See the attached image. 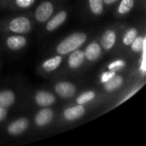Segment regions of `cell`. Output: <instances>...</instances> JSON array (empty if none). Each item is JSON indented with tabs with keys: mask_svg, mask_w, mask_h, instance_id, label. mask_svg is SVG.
I'll return each instance as SVG.
<instances>
[{
	"mask_svg": "<svg viewBox=\"0 0 146 146\" xmlns=\"http://www.w3.org/2000/svg\"><path fill=\"white\" fill-rule=\"evenodd\" d=\"M87 34L83 32H76L64 38L56 47V52L58 55L65 56L70 52L80 49L86 41Z\"/></svg>",
	"mask_w": 146,
	"mask_h": 146,
	"instance_id": "cell-1",
	"label": "cell"
},
{
	"mask_svg": "<svg viewBox=\"0 0 146 146\" xmlns=\"http://www.w3.org/2000/svg\"><path fill=\"white\" fill-rule=\"evenodd\" d=\"M33 23L29 17L20 15L10 19L5 25V31L15 34H25L32 30Z\"/></svg>",
	"mask_w": 146,
	"mask_h": 146,
	"instance_id": "cell-2",
	"label": "cell"
},
{
	"mask_svg": "<svg viewBox=\"0 0 146 146\" xmlns=\"http://www.w3.org/2000/svg\"><path fill=\"white\" fill-rule=\"evenodd\" d=\"M55 5L53 2L46 0L42 2L34 11V19L38 23L46 22L54 14Z\"/></svg>",
	"mask_w": 146,
	"mask_h": 146,
	"instance_id": "cell-3",
	"label": "cell"
},
{
	"mask_svg": "<svg viewBox=\"0 0 146 146\" xmlns=\"http://www.w3.org/2000/svg\"><path fill=\"white\" fill-rule=\"evenodd\" d=\"M54 90L60 98L64 99L73 98L77 92V88L74 84L69 81H59L56 83L54 86Z\"/></svg>",
	"mask_w": 146,
	"mask_h": 146,
	"instance_id": "cell-4",
	"label": "cell"
},
{
	"mask_svg": "<svg viewBox=\"0 0 146 146\" xmlns=\"http://www.w3.org/2000/svg\"><path fill=\"white\" fill-rule=\"evenodd\" d=\"M29 127V120L27 117H21L10 122L7 127V132L9 135L18 136L25 133Z\"/></svg>",
	"mask_w": 146,
	"mask_h": 146,
	"instance_id": "cell-5",
	"label": "cell"
},
{
	"mask_svg": "<svg viewBox=\"0 0 146 146\" xmlns=\"http://www.w3.org/2000/svg\"><path fill=\"white\" fill-rule=\"evenodd\" d=\"M68 14L67 10L62 9L56 13L55 15H52V16L46 21L45 28L48 32H53L56 30L59 27H61L68 19Z\"/></svg>",
	"mask_w": 146,
	"mask_h": 146,
	"instance_id": "cell-6",
	"label": "cell"
},
{
	"mask_svg": "<svg viewBox=\"0 0 146 146\" xmlns=\"http://www.w3.org/2000/svg\"><path fill=\"white\" fill-rule=\"evenodd\" d=\"M27 44V39L23 34H13L9 35L5 39V44L7 48L13 51H17L23 49Z\"/></svg>",
	"mask_w": 146,
	"mask_h": 146,
	"instance_id": "cell-7",
	"label": "cell"
},
{
	"mask_svg": "<svg viewBox=\"0 0 146 146\" xmlns=\"http://www.w3.org/2000/svg\"><path fill=\"white\" fill-rule=\"evenodd\" d=\"M54 118V112L49 107L40 110L34 116V123L38 127H44L50 124Z\"/></svg>",
	"mask_w": 146,
	"mask_h": 146,
	"instance_id": "cell-8",
	"label": "cell"
},
{
	"mask_svg": "<svg viewBox=\"0 0 146 146\" xmlns=\"http://www.w3.org/2000/svg\"><path fill=\"white\" fill-rule=\"evenodd\" d=\"M117 42V33L114 29H107L102 34L100 45L104 50H110L114 48Z\"/></svg>",
	"mask_w": 146,
	"mask_h": 146,
	"instance_id": "cell-9",
	"label": "cell"
},
{
	"mask_svg": "<svg viewBox=\"0 0 146 146\" xmlns=\"http://www.w3.org/2000/svg\"><path fill=\"white\" fill-rule=\"evenodd\" d=\"M103 53V49L100 44L97 41H92L86 45L84 50L85 58L88 62H95L98 60Z\"/></svg>",
	"mask_w": 146,
	"mask_h": 146,
	"instance_id": "cell-10",
	"label": "cell"
},
{
	"mask_svg": "<svg viewBox=\"0 0 146 146\" xmlns=\"http://www.w3.org/2000/svg\"><path fill=\"white\" fill-rule=\"evenodd\" d=\"M56 97L50 92L40 90L34 96V102L39 107H50L56 103Z\"/></svg>",
	"mask_w": 146,
	"mask_h": 146,
	"instance_id": "cell-11",
	"label": "cell"
},
{
	"mask_svg": "<svg viewBox=\"0 0 146 146\" xmlns=\"http://www.w3.org/2000/svg\"><path fill=\"white\" fill-rule=\"evenodd\" d=\"M86 114V108L82 104H77L73 107L67 108L63 110L62 116L68 121H74L81 118Z\"/></svg>",
	"mask_w": 146,
	"mask_h": 146,
	"instance_id": "cell-12",
	"label": "cell"
},
{
	"mask_svg": "<svg viewBox=\"0 0 146 146\" xmlns=\"http://www.w3.org/2000/svg\"><path fill=\"white\" fill-rule=\"evenodd\" d=\"M85 54L84 50L77 49L72 52L69 53V56L68 57V66L71 69H78L80 68L85 62Z\"/></svg>",
	"mask_w": 146,
	"mask_h": 146,
	"instance_id": "cell-13",
	"label": "cell"
},
{
	"mask_svg": "<svg viewBox=\"0 0 146 146\" xmlns=\"http://www.w3.org/2000/svg\"><path fill=\"white\" fill-rule=\"evenodd\" d=\"M63 56H61V55H56V56H54L52 57H50L46 60H44L42 64H41V68L44 71L47 72V73H50V72H53L54 70L57 69L62 61H63Z\"/></svg>",
	"mask_w": 146,
	"mask_h": 146,
	"instance_id": "cell-14",
	"label": "cell"
},
{
	"mask_svg": "<svg viewBox=\"0 0 146 146\" xmlns=\"http://www.w3.org/2000/svg\"><path fill=\"white\" fill-rule=\"evenodd\" d=\"M15 94L12 90L0 91V108L8 109L15 102Z\"/></svg>",
	"mask_w": 146,
	"mask_h": 146,
	"instance_id": "cell-15",
	"label": "cell"
},
{
	"mask_svg": "<svg viewBox=\"0 0 146 146\" xmlns=\"http://www.w3.org/2000/svg\"><path fill=\"white\" fill-rule=\"evenodd\" d=\"M124 83V78L122 75L115 74L112 79L104 84V89L108 92H113L122 86Z\"/></svg>",
	"mask_w": 146,
	"mask_h": 146,
	"instance_id": "cell-16",
	"label": "cell"
},
{
	"mask_svg": "<svg viewBox=\"0 0 146 146\" xmlns=\"http://www.w3.org/2000/svg\"><path fill=\"white\" fill-rule=\"evenodd\" d=\"M134 4H135V0H121L116 9L117 15L120 16L127 15L133 9Z\"/></svg>",
	"mask_w": 146,
	"mask_h": 146,
	"instance_id": "cell-17",
	"label": "cell"
},
{
	"mask_svg": "<svg viewBox=\"0 0 146 146\" xmlns=\"http://www.w3.org/2000/svg\"><path fill=\"white\" fill-rule=\"evenodd\" d=\"M88 7L93 15L99 16L104 13V3L103 0H88Z\"/></svg>",
	"mask_w": 146,
	"mask_h": 146,
	"instance_id": "cell-18",
	"label": "cell"
},
{
	"mask_svg": "<svg viewBox=\"0 0 146 146\" xmlns=\"http://www.w3.org/2000/svg\"><path fill=\"white\" fill-rule=\"evenodd\" d=\"M131 50L135 53H141L145 48V36H137L130 44Z\"/></svg>",
	"mask_w": 146,
	"mask_h": 146,
	"instance_id": "cell-19",
	"label": "cell"
},
{
	"mask_svg": "<svg viewBox=\"0 0 146 146\" xmlns=\"http://www.w3.org/2000/svg\"><path fill=\"white\" fill-rule=\"evenodd\" d=\"M96 96H97V94L94 91H92V90L86 91L78 96V98H76V104L84 105V104H88L89 102L92 101L96 98Z\"/></svg>",
	"mask_w": 146,
	"mask_h": 146,
	"instance_id": "cell-20",
	"label": "cell"
},
{
	"mask_svg": "<svg viewBox=\"0 0 146 146\" xmlns=\"http://www.w3.org/2000/svg\"><path fill=\"white\" fill-rule=\"evenodd\" d=\"M138 35H139V31L136 27H131V28L127 29L122 38L123 44L126 46H130L132 42L134 40V38Z\"/></svg>",
	"mask_w": 146,
	"mask_h": 146,
	"instance_id": "cell-21",
	"label": "cell"
},
{
	"mask_svg": "<svg viewBox=\"0 0 146 146\" xmlns=\"http://www.w3.org/2000/svg\"><path fill=\"white\" fill-rule=\"evenodd\" d=\"M36 0H12V8L17 10H24L31 8Z\"/></svg>",
	"mask_w": 146,
	"mask_h": 146,
	"instance_id": "cell-22",
	"label": "cell"
},
{
	"mask_svg": "<svg viewBox=\"0 0 146 146\" xmlns=\"http://www.w3.org/2000/svg\"><path fill=\"white\" fill-rule=\"evenodd\" d=\"M127 66V62L123 59H116L111 62L109 63L108 65V70L115 71V72H119L121 69H123Z\"/></svg>",
	"mask_w": 146,
	"mask_h": 146,
	"instance_id": "cell-23",
	"label": "cell"
},
{
	"mask_svg": "<svg viewBox=\"0 0 146 146\" xmlns=\"http://www.w3.org/2000/svg\"><path fill=\"white\" fill-rule=\"evenodd\" d=\"M117 73L115 71H111V70H108V71H104L102 73L101 76H100V82L102 84L106 83L107 81H109L110 79H112Z\"/></svg>",
	"mask_w": 146,
	"mask_h": 146,
	"instance_id": "cell-24",
	"label": "cell"
},
{
	"mask_svg": "<svg viewBox=\"0 0 146 146\" xmlns=\"http://www.w3.org/2000/svg\"><path fill=\"white\" fill-rule=\"evenodd\" d=\"M145 48L142 50V58H141V62H140V67H139V70L141 71V73L143 74H145L146 71V62H145Z\"/></svg>",
	"mask_w": 146,
	"mask_h": 146,
	"instance_id": "cell-25",
	"label": "cell"
},
{
	"mask_svg": "<svg viewBox=\"0 0 146 146\" xmlns=\"http://www.w3.org/2000/svg\"><path fill=\"white\" fill-rule=\"evenodd\" d=\"M142 86H143V85H142L141 86H138V87H136L135 89L132 90V91H131V92H129V93H128L127 96H125V97H124V98H123V99H122V100H121V101L119 103V104H121L124 103L125 101H127V99H129V98H130L132 96H133V95H134V94H135V93H136V92H138V91H139V89H140Z\"/></svg>",
	"mask_w": 146,
	"mask_h": 146,
	"instance_id": "cell-26",
	"label": "cell"
},
{
	"mask_svg": "<svg viewBox=\"0 0 146 146\" xmlns=\"http://www.w3.org/2000/svg\"><path fill=\"white\" fill-rule=\"evenodd\" d=\"M7 115H8V110H7V109L0 108V121L5 120V118L7 117Z\"/></svg>",
	"mask_w": 146,
	"mask_h": 146,
	"instance_id": "cell-27",
	"label": "cell"
},
{
	"mask_svg": "<svg viewBox=\"0 0 146 146\" xmlns=\"http://www.w3.org/2000/svg\"><path fill=\"white\" fill-rule=\"evenodd\" d=\"M104 1V3L105 4V5H112V4H114V3H115L118 0H103Z\"/></svg>",
	"mask_w": 146,
	"mask_h": 146,
	"instance_id": "cell-28",
	"label": "cell"
},
{
	"mask_svg": "<svg viewBox=\"0 0 146 146\" xmlns=\"http://www.w3.org/2000/svg\"><path fill=\"white\" fill-rule=\"evenodd\" d=\"M3 2H7V1H9V0H3Z\"/></svg>",
	"mask_w": 146,
	"mask_h": 146,
	"instance_id": "cell-29",
	"label": "cell"
}]
</instances>
